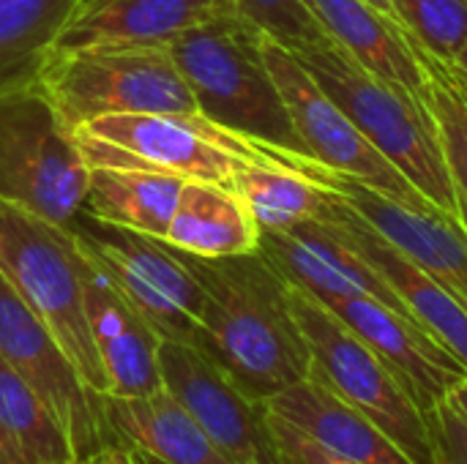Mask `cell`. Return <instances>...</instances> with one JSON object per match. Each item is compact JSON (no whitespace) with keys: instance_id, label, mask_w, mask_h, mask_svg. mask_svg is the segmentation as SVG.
Here are the masks:
<instances>
[{"instance_id":"obj_1","label":"cell","mask_w":467,"mask_h":464,"mask_svg":"<svg viewBox=\"0 0 467 464\" xmlns=\"http://www.w3.org/2000/svg\"><path fill=\"white\" fill-rule=\"evenodd\" d=\"M186 260L202 287L194 345L205 356L257 402L309 377L312 356L287 301V279L260 249Z\"/></svg>"},{"instance_id":"obj_2","label":"cell","mask_w":467,"mask_h":464,"mask_svg":"<svg viewBox=\"0 0 467 464\" xmlns=\"http://www.w3.org/2000/svg\"><path fill=\"white\" fill-rule=\"evenodd\" d=\"M263 30L244 14L194 27L170 44L200 115L249 142L312 159L263 60Z\"/></svg>"},{"instance_id":"obj_3","label":"cell","mask_w":467,"mask_h":464,"mask_svg":"<svg viewBox=\"0 0 467 464\" xmlns=\"http://www.w3.org/2000/svg\"><path fill=\"white\" fill-rule=\"evenodd\" d=\"M320 88L345 109L358 131L446 216L465 227L460 194L430 109L419 93L389 82L328 41L298 52Z\"/></svg>"},{"instance_id":"obj_4","label":"cell","mask_w":467,"mask_h":464,"mask_svg":"<svg viewBox=\"0 0 467 464\" xmlns=\"http://www.w3.org/2000/svg\"><path fill=\"white\" fill-rule=\"evenodd\" d=\"M0 276L49 328L85 386L107 397L85 306V257L71 232L0 200Z\"/></svg>"},{"instance_id":"obj_5","label":"cell","mask_w":467,"mask_h":464,"mask_svg":"<svg viewBox=\"0 0 467 464\" xmlns=\"http://www.w3.org/2000/svg\"><path fill=\"white\" fill-rule=\"evenodd\" d=\"M38 85L68 131L107 115L202 118L170 46L60 52L47 60Z\"/></svg>"},{"instance_id":"obj_6","label":"cell","mask_w":467,"mask_h":464,"mask_svg":"<svg viewBox=\"0 0 467 464\" xmlns=\"http://www.w3.org/2000/svg\"><path fill=\"white\" fill-rule=\"evenodd\" d=\"M287 301L312 356V372L350 407L367 416L413 464H435L427 413L397 372L326 304L287 282Z\"/></svg>"},{"instance_id":"obj_7","label":"cell","mask_w":467,"mask_h":464,"mask_svg":"<svg viewBox=\"0 0 467 464\" xmlns=\"http://www.w3.org/2000/svg\"><path fill=\"white\" fill-rule=\"evenodd\" d=\"M88 167H134L230 186L246 161H285L290 153L249 142L205 118L107 115L71 131Z\"/></svg>"},{"instance_id":"obj_8","label":"cell","mask_w":467,"mask_h":464,"mask_svg":"<svg viewBox=\"0 0 467 464\" xmlns=\"http://www.w3.org/2000/svg\"><path fill=\"white\" fill-rule=\"evenodd\" d=\"M88 172L38 82L0 93V200L66 227L85 208Z\"/></svg>"},{"instance_id":"obj_9","label":"cell","mask_w":467,"mask_h":464,"mask_svg":"<svg viewBox=\"0 0 467 464\" xmlns=\"http://www.w3.org/2000/svg\"><path fill=\"white\" fill-rule=\"evenodd\" d=\"M66 230L93 268L142 314L159 339H197L202 287L183 252L161 238L107 224L79 211Z\"/></svg>"},{"instance_id":"obj_10","label":"cell","mask_w":467,"mask_h":464,"mask_svg":"<svg viewBox=\"0 0 467 464\" xmlns=\"http://www.w3.org/2000/svg\"><path fill=\"white\" fill-rule=\"evenodd\" d=\"M263 60L285 98L293 126L306 145L312 161L326 170L350 175L408 208L438 211L345 115V109L320 88L312 71L301 63L296 52L263 33L260 38ZM443 213V211H441Z\"/></svg>"},{"instance_id":"obj_11","label":"cell","mask_w":467,"mask_h":464,"mask_svg":"<svg viewBox=\"0 0 467 464\" xmlns=\"http://www.w3.org/2000/svg\"><path fill=\"white\" fill-rule=\"evenodd\" d=\"M0 358L41 397L66 432L77 462L115 446L107 397L90 391L49 328L0 276Z\"/></svg>"},{"instance_id":"obj_12","label":"cell","mask_w":467,"mask_h":464,"mask_svg":"<svg viewBox=\"0 0 467 464\" xmlns=\"http://www.w3.org/2000/svg\"><path fill=\"white\" fill-rule=\"evenodd\" d=\"M161 388L233 464H279L265 402L252 399L197 345L161 339Z\"/></svg>"},{"instance_id":"obj_13","label":"cell","mask_w":467,"mask_h":464,"mask_svg":"<svg viewBox=\"0 0 467 464\" xmlns=\"http://www.w3.org/2000/svg\"><path fill=\"white\" fill-rule=\"evenodd\" d=\"M298 170L339 194L356 213H361L383 238H389L467 309V227L441 211L408 208L350 175L320 167L312 159H301Z\"/></svg>"},{"instance_id":"obj_14","label":"cell","mask_w":467,"mask_h":464,"mask_svg":"<svg viewBox=\"0 0 467 464\" xmlns=\"http://www.w3.org/2000/svg\"><path fill=\"white\" fill-rule=\"evenodd\" d=\"M345 325H350L405 383L416 405L427 413L443 402L467 369L416 320L369 295H315Z\"/></svg>"},{"instance_id":"obj_15","label":"cell","mask_w":467,"mask_h":464,"mask_svg":"<svg viewBox=\"0 0 467 464\" xmlns=\"http://www.w3.org/2000/svg\"><path fill=\"white\" fill-rule=\"evenodd\" d=\"M260 252L287 282L312 295H369L416 320L394 287L323 213L285 232H260Z\"/></svg>"},{"instance_id":"obj_16","label":"cell","mask_w":467,"mask_h":464,"mask_svg":"<svg viewBox=\"0 0 467 464\" xmlns=\"http://www.w3.org/2000/svg\"><path fill=\"white\" fill-rule=\"evenodd\" d=\"M235 14V0H79L52 55L90 46H170L183 33Z\"/></svg>"},{"instance_id":"obj_17","label":"cell","mask_w":467,"mask_h":464,"mask_svg":"<svg viewBox=\"0 0 467 464\" xmlns=\"http://www.w3.org/2000/svg\"><path fill=\"white\" fill-rule=\"evenodd\" d=\"M320 208L342 235L375 265V271L394 287L402 304L410 309L416 323L430 331L467 369V309L430 273H424L410 257H405L389 238H383L361 213H356L339 194L326 189Z\"/></svg>"},{"instance_id":"obj_18","label":"cell","mask_w":467,"mask_h":464,"mask_svg":"<svg viewBox=\"0 0 467 464\" xmlns=\"http://www.w3.org/2000/svg\"><path fill=\"white\" fill-rule=\"evenodd\" d=\"M85 257V254H82ZM85 306L107 397H145L161 388L159 334L85 257Z\"/></svg>"},{"instance_id":"obj_19","label":"cell","mask_w":467,"mask_h":464,"mask_svg":"<svg viewBox=\"0 0 467 464\" xmlns=\"http://www.w3.org/2000/svg\"><path fill=\"white\" fill-rule=\"evenodd\" d=\"M107 421L134 464H233L164 388L107 397Z\"/></svg>"},{"instance_id":"obj_20","label":"cell","mask_w":467,"mask_h":464,"mask_svg":"<svg viewBox=\"0 0 467 464\" xmlns=\"http://www.w3.org/2000/svg\"><path fill=\"white\" fill-rule=\"evenodd\" d=\"M265 407L345 459L358 464H413L367 416L350 407L315 375L279 391Z\"/></svg>"},{"instance_id":"obj_21","label":"cell","mask_w":467,"mask_h":464,"mask_svg":"<svg viewBox=\"0 0 467 464\" xmlns=\"http://www.w3.org/2000/svg\"><path fill=\"white\" fill-rule=\"evenodd\" d=\"M164 241L192 257H235L260 249V227L235 189L186 180Z\"/></svg>"},{"instance_id":"obj_22","label":"cell","mask_w":467,"mask_h":464,"mask_svg":"<svg viewBox=\"0 0 467 464\" xmlns=\"http://www.w3.org/2000/svg\"><path fill=\"white\" fill-rule=\"evenodd\" d=\"M326 36L353 55L372 74L421 90V66L405 41L402 25L375 8L369 0H306Z\"/></svg>"},{"instance_id":"obj_23","label":"cell","mask_w":467,"mask_h":464,"mask_svg":"<svg viewBox=\"0 0 467 464\" xmlns=\"http://www.w3.org/2000/svg\"><path fill=\"white\" fill-rule=\"evenodd\" d=\"M85 208L90 216L134 230L150 238L167 235L170 219L183 191V178L134 170V167H88Z\"/></svg>"},{"instance_id":"obj_24","label":"cell","mask_w":467,"mask_h":464,"mask_svg":"<svg viewBox=\"0 0 467 464\" xmlns=\"http://www.w3.org/2000/svg\"><path fill=\"white\" fill-rule=\"evenodd\" d=\"M301 156L285 161H246L233 180L260 232H285L315 219L326 202V186L298 170Z\"/></svg>"},{"instance_id":"obj_25","label":"cell","mask_w":467,"mask_h":464,"mask_svg":"<svg viewBox=\"0 0 467 464\" xmlns=\"http://www.w3.org/2000/svg\"><path fill=\"white\" fill-rule=\"evenodd\" d=\"M79 0H0V93L33 85Z\"/></svg>"},{"instance_id":"obj_26","label":"cell","mask_w":467,"mask_h":464,"mask_svg":"<svg viewBox=\"0 0 467 464\" xmlns=\"http://www.w3.org/2000/svg\"><path fill=\"white\" fill-rule=\"evenodd\" d=\"M402 33L421 66L424 82H421L419 96L435 120V129H438V137L449 161V172L462 202L467 227V88L451 63H443L435 55H430L405 27Z\"/></svg>"},{"instance_id":"obj_27","label":"cell","mask_w":467,"mask_h":464,"mask_svg":"<svg viewBox=\"0 0 467 464\" xmlns=\"http://www.w3.org/2000/svg\"><path fill=\"white\" fill-rule=\"evenodd\" d=\"M0 424L25 464H77L74 449L41 397L0 358Z\"/></svg>"},{"instance_id":"obj_28","label":"cell","mask_w":467,"mask_h":464,"mask_svg":"<svg viewBox=\"0 0 467 464\" xmlns=\"http://www.w3.org/2000/svg\"><path fill=\"white\" fill-rule=\"evenodd\" d=\"M400 25L438 60L451 63L467 41V0H394Z\"/></svg>"},{"instance_id":"obj_29","label":"cell","mask_w":467,"mask_h":464,"mask_svg":"<svg viewBox=\"0 0 467 464\" xmlns=\"http://www.w3.org/2000/svg\"><path fill=\"white\" fill-rule=\"evenodd\" d=\"M235 5L254 27L296 55L331 41L306 0H235Z\"/></svg>"},{"instance_id":"obj_30","label":"cell","mask_w":467,"mask_h":464,"mask_svg":"<svg viewBox=\"0 0 467 464\" xmlns=\"http://www.w3.org/2000/svg\"><path fill=\"white\" fill-rule=\"evenodd\" d=\"M268 429H271V440H274L279 464H358L328 451L326 446L312 440L306 432H301L290 421L274 416L271 410H268Z\"/></svg>"},{"instance_id":"obj_31","label":"cell","mask_w":467,"mask_h":464,"mask_svg":"<svg viewBox=\"0 0 467 464\" xmlns=\"http://www.w3.org/2000/svg\"><path fill=\"white\" fill-rule=\"evenodd\" d=\"M427 421L435 440V464H467V418L449 397L427 410Z\"/></svg>"},{"instance_id":"obj_32","label":"cell","mask_w":467,"mask_h":464,"mask_svg":"<svg viewBox=\"0 0 467 464\" xmlns=\"http://www.w3.org/2000/svg\"><path fill=\"white\" fill-rule=\"evenodd\" d=\"M77 464H134V462H131V457H129L120 446H107V449H101V451H96V454H90V457L79 459Z\"/></svg>"},{"instance_id":"obj_33","label":"cell","mask_w":467,"mask_h":464,"mask_svg":"<svg viewBox=\"0 0 467 464\" xmlns=\"http://www.w3.org/2000/svg\"><path fill=\"white\" fill-rule=\"evenodd\" d=\"M0 464H25L19 449L14 446V440L8 438V432L3 429V424H0Z\"/></svg>"},{"instance_id":"obj_34","label":"cell","mask_w":467,"mask_h":464,"mask_svg":"<svg viewBox=\"0 0 467 464\" xmlns=\"http://www.w3.org/2000/svg\"><path fill=\"white\" fill-rule=\"evenodd\" d=\"M449 402H451V405L467 418V380H462V383L449 394Z\"/></svg>"},{"instance_id":"obj_35","label":"cell","mask_w":467,"mask_h":464,"mask_svg":"<svg viewBox=\"0 0 467 464\" xmlns=\"http://www.w3.org/2000/svg\"><path fill=\"white\" fill-rule=\"evenodd\" d=\"M451 66H454V71L467 82V41L460 46V52H457V57L451 60Z\"/></svg>"},{"instance_id":"obj_36","label":"cell","mask_w":467,"mask_h":464,"mask_svg":"<svg viewBox=\"0 0 467 464\" xmlns=\"http://www.w3.org/2000/svg\"><path fill=\"white\" fill-rule=\"evenodd\" d=\"M369 3H372L375 8H380L386 16H391L394 22H400V19H397V11H394V0H369Z\"/></svg>"},{"instance_id":"obj_37","label":"cell","mask_w":467,"mask_h":464,"mask_svg":"<svg viewBox=\"0 0 467 464\" xmlns=\"http://www.w3.org/2000/svg\"><path fill=\"white\" fill-rule=\"evenodd\" d=\"M460 79H462V77H460ZM462 85H465V88H467V82H465V79H462Z\"/></svg>"}]
</instances>
